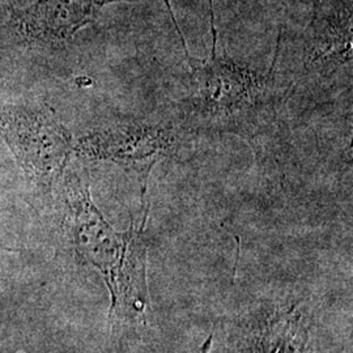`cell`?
I'll return each instance as SVG.
<instances>
[{
  "label": "cell",
  "mask_w": 353,
  "mask_h": 353,
  "mask_svg": "<svg viewBox=\"0 0 353 353\" xmlns=\"http://www.w3.org/2000/svg\"><path fill=\"white\" fill-rule=\"evenodd\" d=\"M183 134L173 119L156 123L128 121L80 137L75 140L74 154L89 161L112 163L134 173L144 203L153 168L176 151Z\"/></svg>",
  "instance_id": "cell-4"
},
{
  "label": "cell",
  "mask_w": 353,
  "mask_h": 353,
  "mask_svg": "<svg viewBox=\"0 0 353 353\" xmlns=\"http://www.w3.org/2000/svg\"><path fill=\"white\" fill-rule=\"evenodd\" d=\"M138 0H37L14 13L21 32L41 42H65L84 26L93 24L102 8L112 3Z\"/></svg>",
  "instance_id": "cell-5"
},
{
  "label": "cell",
  "mask_w": 353,
  "mask_h": 353,
  "mask_svg": "<svg viewBox=\"0 0 353 353\" xmlns=\"http://www.w3.org/2000/svg\"><path fill=\"white\" fill-rule=\"evenodd\" d=\"M64 227L76 254L100 271L112 294L110 321L147 323L151 301L147 285V243L139 227L115 230L92 201L89 185L74 172L64 176Z\"/></svg>",
  "instance_id": "cell-2"
},
{
  "label": "cell",
  "mask_w": 353,
  "mask_h": 353,
  "mask_svg": "<svg viewBox=\"0 0 353 353\" xmlns=\"http://www.w3.org/2000/svg\"><path fill=\"white\" fill-rule=\"evenodd\" d=\"M0 138L28 181L46 192L63 179L74 156L72 134L45 105L0 100Z\"/></svg>",
  "instance_id": "cell-3"
},
{
  "label": "cell",
  "mask_w": 353,
  "mask_h": 353,
  "mask_svg": "<svg viewBox=\"0 0 353 353\" xmlns=\"http://www.w3.org/2000/svg\"><path fill=\"white\" fill-rule=\"evenodd\" d=\"M208 1L212 50L207 59L199 61L190 55L170 0H165L189 65L188 92L176 102L172 119L185 134H232L252 140L276 119L290 87L279 74L275 59L262 71L217 51L214 3Z\"/></svg>",
  "instance_id": "cell-1"
}]
</instances>
